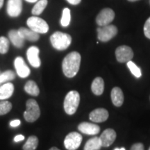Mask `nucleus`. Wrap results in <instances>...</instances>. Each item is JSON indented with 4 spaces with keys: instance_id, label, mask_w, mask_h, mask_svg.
Here are the masks:
<instances>
[{
    "instance_id": "40",
    "label": "nucleus",
    "mask_w": 150,
    "mask_h": 150,
    "mask_svg": "<svg viewBox=\"0 0 150 150\" xmlns=\"http://www.w3.org/2000/svg\"><path fill=\"white\" fill-rule=\"evenodd\" d=\"M148 150H150V147H149V149H148Z\"/></svg>"
},
{
    "instance_id": "25",
    "label": "nucleus",
    "mask_w": 150,
    "mask_h": 150,
    "mask_svg": "<svg viewBox=\"0 0 150 150\" xmlns=\"http://www.w3.org/2000/svg\"><path fill=\"white\" fill-rule=\"evenodd\" d=\"M16 78V73L12 70L5 71L0 74V84L13 80Z\"/></svg>"
},
{
    "instance_id": "23",
    "label": "nucleus",
    "mask_w": 150,
    "mask_h": 150,
    "mask_svg": "<svg viewBox=\"0 0 150 150\" xmlns=\"http://www.w3.org/2000/svg\"><path fill=\"white\" fill-rule=\"evenodd\" d=\"M47 3V0H38L36 4H35L32 8V11H31V13H32L33 16H37L42 13L45 8H46Z\"/></svg>"
},
{
    "instance_id": "36",
    "label": "nucleus",
    "mask_w": 150,
    "mask_h": 150,
    "mask_svg": "<svg viewBox=\"0 0 150 150\" xmlns=\"http://www.w3.org/2000/svg\"><path fill=\"white\" fill-rule=\"evenodd\" d=\"M4 0H0V8H2L3 4H4Z\"/></svg>"
},
{
    "instance_id": "33",
    "label": "nucleus",
    "mask_w": 150,
    "mask_h": 150,
    "mask_svg": "<svg viewBox=\"0 0 150 150\" xmlns=\"http://www.w3.org/2000/svg\"><path fill=\"white\" fill-rule=\"evenodd\" d=\"M24 139V136H22V135L20 134V135H18V136H16V137L14 138V141L16 142H20L22 141V140H23Z\"/></svg>"
},
{
    "instance_id": "24",
    "label": "nucleus",
    "mask_w": 150,
    "mask_h": 150,
    "mask_svg": "<svg viewBox=\"0 0 150 150\" xmlns=\"http://www.w3.org/2000/svg\"><path fill=\"white\" fill-rule=\"evenodd\" d=\"M38 145V138L35 136L29 137L27 142L23 145V150H35Z\"/></svg>"
},
{
    "instance_id": "12",
    "label": "nucleus",
    "mask_w": 150,
    "mask_h": 150,
    "mask_svg": "<svg viewBox=\"0 0 150 150\" xmlns=\"http://www.w3.org/2000/svg\"><path fill=\"white\" fill-rule=\"evenodd\" d=\"M40 50L35 46H31L27 50V59L31 66L38 68L40 66L41 61L39 58Z\"/></svg>"
},
{
    "instance_id": "32",
    "label": "nucleus",
    "mask_w": 150,
    "mask_h": 150,
    "mask_svg": "<svg viewBox=\"0 0 150 150\" xmlns=\"http://www.w3.org/2000/svg\"><path fill=\"white\" fill-rule=\"evenodd\" d=\"M20 123H21V122L19 120H14L11 122L10 125L12 127H17L20 125Z\"/></svg>"
},
{
    "instance_id": "31",
    "label": "nucleus",
    "mask_w": 150,
    "mask_h": 150,
    "mask_svg": "<svg viewBox=\"0 0 150 150\" xmlns=\"http://www.w3.org/2000/svg\"><path fill=\"white\" fill-rule=\"evenodd\" d=\"M130 150H145V148H144L143 144L138 142V143H135L131 146Z\"/></svg>"
},
{
    "instance_id": "28",
    "label": "nucleus",
    "mask_w": 150,
    "mask_h": 150,
    "mask_svg": "<svg viewBox=\"0 0 150 150\" xmlns=\"http://www.w3.org/2000/svg\"><path fill=\"white\" fill-rule=\"evenodd\" d=\"M12 109V104L8 101L0 102V115H4L10 112Z\"/></svg>"
},
{
    "instance_id": "18",
    "label": "nucleus",
    "mask_w": 150,
    "mask_h": 150,
    "mask_svg": "<svg viewBox=\"0 0 150 150\" xmlns=\"http://www.w3.org/2000/svg\"><path fill=\"white\" fill-rule=\"evenodd\" d=\"M9 40L15 47L18 48H22L24 45V40L18 30L12 29L8 32Z\"/></svg>"
},
{
    "instance_id": "3",
    "label": "nucleus",
    "mask_w": 150,
    "mask_h": 150,
    "mask_svg": "<svg viewBox=\"0 0 150 150\" xmlns=\"http://www.w3.org/2000/svg\"><path fill=\"white\" fill-rule=\"evenodd\" d=\"M80 103V95L77 91H71L65 96L63 107L68 115H73L76 112Z\"/></svg>"
},
{
    "instance_id": "37",
    "label": "nucleus",
    "mask_w": 150,
    "mask_h": 150,
    "mask_svg": "<svg viewBox=\"0 0 150 150\" xmlns=\"http://www.w3.org/2000/svg\"><path fill=\"white\" fill-rule=\"evenodd\" d=\"M49 150H60L59 148H57V147H52V148H50V149Z\"/></svg>"
},
{
    "instance_id": "35",
    "label": "nucleus",
    "mask_w": 150,
    "mask_h": 150,
    "mask_svg": "<svg viewBox=\"0 0 150 150\" xmlns=\"http://www.w3.org/2000/svg\"><path fill=\"white\" fill-rule=\"evenodd\" d=\"M25 1H27L29 3H35V2H36L38 0H25Z\"/></svg>"
},
{
    "instance_id": "9",
    "label": "nucleus",
    "mask_w": 150,
    "mask_h": 150,
    "mask_svg": "<svg viewBox=\"0 0 150 150\" xmlns=\"http://www.w3.org/2000/svg\"><path fill=\"white\" fill-rule=\"evenodd\" d=\"M115 18V13L110 8H104L96 18V22L100 27L108 25Z\"/></svg>"
},
{
    "instance_id": "15",
    "label": "nucleus",
    "mask_w": 150,
    "mask_h": 150,
    "mask_svg": "<svg viewBox=\"0 0 150 150\" xmlns=\"http://www.w3.org/2000/svg\"><path fill=\"white\" fill-rule=\"evenodd\" d=\"M78 129L81 132L86 135H97L100 131V127L96 124L86 122L79 124Z\"/></svg>"
},
{
    "instance_id": "20",
    "label": "nucleus",
    "mask_w": 150,
    "mask_h": 150,
    "mask_svg": "<svg viewBox=\"0 0 150 150\" xmlns=\"http://www.w3.org/2000/svg\"><path fill=\"white\" fill-rule=\"evenodd\" d=\"M91 90L95 95L99 96L102 95L104 90V81L102 77H97L93 80L91 85Z\"/></svg>"
},
{
    "instance_id": "6",
    "label": "nucleus",
    "mask_w": 150,
    "mask_h": 150,
    "mask_svg": "<svg viewBox=\"0 0 150 150\" xmlns=\"http://www.w3.org/2000/svg\"><path fill=\"white\" fill-rule=\"evenodd\" d=\"M97 38L102 42H108L117 33V29L114 25H106L97 29Z\"/></svg>"
},
{
    "instance_id": "16",
    "label": "nucleus",
    "mask_w": 150,
    "mask_h": 150,
    "mask_svg": "<svg viewBox=\"0 0 150 150\" xmlns=\"http://www.w3.org/2000/svg\"><path fill=\"white\" fill-rule=\"evenodd\" d=\"M18 32L20 35L23 38L24 40H27L31 42H35V41L38 40L40 38V35L39 33H38L31 29H27L25 27H20L18 30Z\"/></svg>"
},
{
    "instance_id": "7",
    "label": "nucleus",
    "mask_w": 150,
    "mask_h": 150,
    "mask_svg": "<svg viewBox=\"0 0 150 150\" xmlns=\"http://www.w3.org/2000/svg\"><path fill=\"white\" fill-rule=\"evenodd\" d=\"M82 136L77 132H71L65 137L64 140L65 147L67 150L77 149L82 142Z\"/></svg>"
},
{
    "instance_id": "26",
    "label": "nucleus",
    "mask_w": 150,
    "mask_h": 150,
    "mask_svg": "<svg viewBox=\"0 0 150 150\" xmlns=\"http://www.w3.org/2000/svg\"><path fill=\"white\" fill-rule=\"evenodd\" d=\"M71 20V15L70 10L68 8H65L63 9V14H62V18L61 20V24L63 27H68L70 23Z\"/></svg>"
},
{
    "instance_id": "34",
    "label": "nucleus",
    "mask_w": 150,
    "mask_h": 150,
    "mask_svg": "<svg viewBox=\"0 0 150 150\" xmlns=\"http://www.w3.org/2000/svg\"><path fill=\"white\" fill-rule=\"evenodd\" d=\"M81 0H67L68 3H70L72 5H77L81 2Z\"/></svg>"
},
{
    "instance_id": "27",
    "label": "nucleus",
    "mask_w": 150,
    "mask_h": 150,
    "mask_svg": "<svg viewBox=\"0 0 150 150\" xmlns=\"http://www.w3.org/2000/svg\"><path fill=\"white\" fill-rule=\"evenodd\" d=\"M127 66H128L131 72L132 73V74L134 75V76H136V78L141 77V70L140 69V67H138L136 64H135L134 62H132L131 61L127 62Z\"/></svg>"
},
{
    "instance_id": "22",
    "label": "nucleus",
    "mask_w": 150,
    "mask_h": 150,
    "mask_svg": "<svg viewBox=\"0 0 150 150\" xmlns=\"http://www.w3.org/2000/svg\"><path fill=\"white\" fill-rule=\"evenodd\" d=\"M24 91L29 95L32 96H38L40 94V90L38 85L33 81H29L24 86Z\"/></svg>"
},
{
    "instance_id": "29",
    "label": "nucleus",
    "mask_w": 150,
    "mask_h": 150,
    "mask_svg": "<svg viewBox=\"0 0 150 150\" xmlns=\"http://www.w3.org/2000/svg\"><path fill=\"white\" fill-rule=\"evenodd\" d=\"M9 50V40L6 37H0V54H5Z\"/></svg>"
},
{
    "instance_id": "2",
    "label": "nucleus",
    "mask_w": 150,
    "mask_h": 150,
    "mask_svg": "<svg viewBox=\"0 0 150 150\" xmlns=\"http://www.w3.org/2000/svg\"><path fill=\"white\" fill-rule=\"evenodd\" d=\"M50 42L52 45L56 50L59 51L66 50L72 42V37L67 33L56 31L50 37Z\"/></svg>"
},
{
    "instance_id": "13",
    "label": "nucleus",
    "mask_w": 150,
    "mask_h": 150,
    "mask_svg": "<svg viewBox=\"0 0 150 150\" xmlns=\"http://www.w3.org/2000/svg\"><path fill=\"white\" fill-rule=\"evenodd\" d=\"M116 136H117V134L113 129H107L104 131V132L99 137L102 147H108L111 145L115 140Z\"/></svg>"
},
{
    "instance_id": "39",
    "label": "nucleus",
    "mask_w": 150,
    "mask_h": 150,
    "mask_svg": "<svg viewBox=\"0 0 150 150\" xmlns=\"http://www.w3.org/2000/svg\"><path fill=\"white\" fill-rule=\"evenodd\" d=\"M129 1H138V0H128Z\"/></svg>"
},
{
    "instance_id": "5",
    "label": "nucleus",
    "mask_w": 150,
    "mask_h": 150,
    "mask_svg": "<svg viewBox=\"0 0 150 150\" xmlns=\"http://www.w3.org/2000/svg\"><path fill=\"white\" fill-rule=\"evenodd\" d=\"M29 29L38 33H46L49 31V25L44 20L36 16L30 17L27 21Z\"/></svg>"
},
{
    "instance_id": "14",
    "label": "nucleus",
    "mask_w": 150,
    "mask_h": 150,
    "mask_svg": "<svg viewBox=\"0 0 150 150\" xmlns=\"http://www.w3.org/2000/svg\"><path fill=\"white\" fill-rule=\"evenodd\" d=\"M90 120L93 122L99 123L107 120L108 118V112L105 108H99L91 112L89 115Z\"/></svg>"
},
{
    "instance_id": "11",
    "label": "nucleus",
    "mask_w": 150,
    "mask_h": 150,
    "mask_svg": "<svg viewBox=\"0 0 150 150\" xmlns=\"http://www.w3.org/2000/svg\"><path fill=\"white\" fill-rule=\"evenodd\" d=\"M14 65L16 67L17 74L20 77L26 78L29 76L31 71H30L29 67L24 62L23 58L20 57V56L17 57L15 59Z\"/></svg>"
},
{
    "instance_id": "38",
    "label": "nucleus",
    "mask_w": 150,
    "mask_h": 150,
    "mask_svg": "<svg viewBox=\"0 0 150 150\" xmlns=\"http://www.w3.org/2000/svg\"><path fill=\"white\" fill-rule=\"evenodd\" d=\"M114 150H125V149L124 147H122V148H115Z\"/></svg>"
},
{
    "instance_id": "1",
    "label": "nucleus",
    "mask_w": 150,
    "mask_h": 150,
    "mask_svg": "<svg viewBox=\"0 0 150 150\" xmlns=\"http://www.w3.org/2000/svg\"><path fill=\"white\" fill-rule=\"evenodd\" d=\"M81 55L77 52H72L65 56L62 63V69L65 76L74 77L77 74L81 65Z\"/></svg>"
},
{
    "instance_id": "4",
    "label": "nucleus",
    "mask_w": 150,
    "mask_h": 150,
    "mask_svg": "<svg viewBox=\"0 0 150 150\" xmlns=\"http://www.w3.org/2000/svg\"><path fill=\"white\" fill-rule=\"evenodd\" d=\"M26 109L24 112V117L28 122H33L38 119L40 115L39 105L35 99H30L26 104Z\"/></svg>"
},
{
    "instance_id": "19",
    "label": "nucleus",
    "mask_w": 150,
    "mask_h": 150,
    "mask_svg": "<svg viewBox=\"0 0 150 150\" xmlns=\"http://www.w3.org/2000/svg\"><path fill=\"white\" fill-rule=\"evenodd\" d=\"M14 91V86L11 83H6L0 86V99L4 100L12 96Z\"/></svg>"
},
{
    "instance_id": "8",
    "label": "nucleus",
    "mask_w": 150,
    "mask_h": 150,
    "mask_svg": "<svg viewBox=\"0 0 150 150\" xmlns=\"http://www.w3.org/2000/svg\"><path fill=\"white\" fill-rule=\"evenodd\" d=\"M116 59L120 63H127L134 57V52L131 47L127 45L118 47L115 50Z\"/></svg>"
},
{
    "instance_id": "41",
    "label": "nucleus",
    "mask_w": 150,
    "mask_h": 150,
    "mask_svg": "<svg viewBox=\"0 0 150 150\" xmlns=\"http://www.w3.org/2000/svg\"><path fill=\"white\" fill-rule=\"evenodd\" d=\"M0 74H1V72H0ZM0 85H1V84H0Z\"/></svg>"
},
{
    "instance_id": "30",
    "label": "nucleus",
    "mask_w": 150,
    "mask_h": 150,
    "mask_svg": "<svg viewBox=\"0 0 150 150\" xmlns=\"http://www.w3.org/2000/svg\"><path fill=\"white\" fill-rule=\"evenodd\" d=\"M144 33L147 38L150 39V17L147 19L144 25Z\"/></svg>"
},
{
    "instance_id": "17",
    "label": "nucleus",
    "mask_w": 150,
    "mask_h": 150,
    "mask_svg": "<svg viewBox=\"0 0 150 150\" xmlns=\"http://www.w3.org/2000/svg\"><path fill=\"white\" fill-rule=\"evenodd\" d=\"M111 100L112 104L117 107H120L122 105L124 102V94L122 90L118 87H115L112 89L111 93H110Z\"/></svg>"
},
{
    "instance_id": "10",
    "label": "nucleus",
    "mask_w": 150,
    "mask_h": 150,
    "mask_svg": "<svg viewBox=\"0 0 150 150\" xmlns=\"http://www.w3.org/2000/svg\"><path fill=\"white\" fill-rule=\"evenodd\" d=\"M6 11L11 18L18 17L22 11V0H8Z\"/></svg>"
},
{
    "instance_id": "21",
    "label": "nucleus",
    "mask_w": 150,
    "mask_h": 150,
    "mask_svg": "<svg viewBox=\"0 0 150 150\" xmlns=\"http://www.w3.org/2000/svg\"><path fill=\"white\" fill-rule=\"evenodd\" d=\"M102 142L99 137H93L86 142L83 150H99L102 148Z\"/></svg>"
}]
</instances>
